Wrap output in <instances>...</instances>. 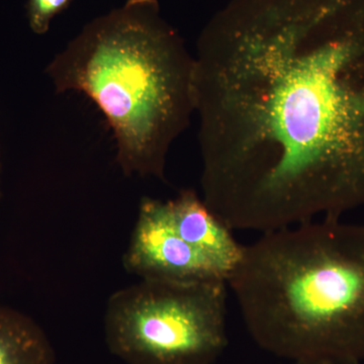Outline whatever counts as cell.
Returning <instances> with one entry per match:
<instances>
[{
	"label": "cell",
	"mask_w": 364,
	"mask_h": 364,
	"mask_svg": "<svg viewBox=\"0 0 364 364\" xmlns=\"http://www.w3.org/2000/svg\"><path fill=\"white\" fill-rule=\"evenodd\" d=\"M227 284L263 350L364 360V224L324 218L265 232Z\"/></svg>",
	"instance_id": "obj_2"
},
{
	"label": "cell",
	"mask_w": 364,
	"mask_h": 364,
	"mask_svg": "<svg viewBox=\"0 0 364 364\" xmlns=\"http://www.w3.org/2000/svg\"><path fill=\"white\" fill-rule=\"evenodd\" d=\"M193 91L202 198L230 229L364 207V0H230Z\"/></svg>",
	"instance_id": "obj_1"
},
{
	"label": "cell",
	"mask_w": 364,
	"mask_h": 364,
	"mask_svg": "<svg viewBox=\"0 0 364 364\" xmlns=\"http://www.w3.org/2000/svg\"><path fill=\"white\" fill-rule=\"evenodd\" d=\"M1 173H2V163H1V154H0V198H1Z\"/></svg>",
	"instance_id": "obj_9"
},
{
	"label": "cell",
	"mask_w": 364,
	"mask_h": 364,
	"mask_svg": "<svg viewBox=\"0 0 364 364\" xmlns=\"http://www.w3.org/2000/svg\"><path fill=\"white\" fill-rule=\"evenodd\" d=\"M70 1L71 0H30L28 16L33 32L38 35L47 33L52 18L66 9Z\"/></svg>",
	"instance_id": "obj_7"
},
{
	"label": "cell",
	"mask_w": 364,
	"mask_h": 364,
	"mask_svg": "<svg viewBox=\"0 0 364 364\" xmlns=\"http://www.w3.org/2000/svg\"><path fill=\"white\" fill-rule=\"evenodd\" d=\"M46 72L57 92L77 91L100 109L124 176L165 181L170 147L195 112V56L156 0H130L93 21Z\"/></svg>",
	"instance_id": "obj_3"
},
{
	"label": "cell",
	"mask_w": 364,
	"mask_h": 364,
	"mask_svg": "<svg viewBox=\"0 0 364 364\" xmlns=\"http://www.w3.org/2000/svg\"><path fill=\"white\" fill-rule=\"evenodd\" d=\"M224 280L140 279L109 299L105 335L127 364H213L228 344Z\"/></svg>",
	"instance_id": "obj_4"
},
{
	"label": "cell",
	"mask_w": 364,
	"mask_h": 364,
	"mask_svg": "<svg viewBox=\"0 0 364 364\" xmlns=\"http://www.w3.org/2000/svg\"><path fill=\"white\" fill-rule=\"evenodd\" d=\"M291 364H361V363L343 358H312L291 361Z\"/></svg>",
	"instance_id": "obj_8"
},
{
	"label": "cell",
	"mask_w": 364,
	"mask_h": 364,
	"mask_svg": "<svg viewBox=\"0 0 364 364\" xmlns=\"http://www.w3.org/2000/svg\"><path fill=\"white\" fill-rule=\"evenodd\" d=\"M51 342L41 326L21 311L0 306V364H55Z\"/></svg>",
	"instance_id": "obj_6"
},
{
	"label": "cell",
	"mask_w": 364,
	"mask_h": 364,
	"mask_svg": "<svg viewBox=\"0 0 364 364\" xmlns=\"http://www.w3.org/2000/svg\"><path fill=\"white\" fill-rule=\"evenodd\" d=\"M124 269L140 279H229L221 264L193 246L172 228L165 217L162 200L142 198L128 248Z\"/></svg>",
	"instance_id": "obj_5"
}]
</instances>
